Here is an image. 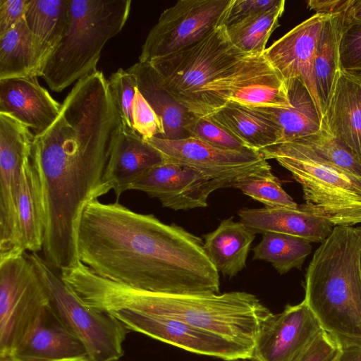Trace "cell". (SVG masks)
Instances as JSON below:
<instances>
[{
  "instance_id": "cell-9",
  "label": "cell",
  "mask_w": 361,
  "mask_h": 361,
  "mask_svg": "<svg viewBox=\"0 0 361 361\" xmlns=\"http://www.w3.org/2000/svg\"><path fill=\"white\" fill-rule=\"evenodd\" d=\"M49 304L27 252L0 260V358L11 356L30 338Z\"/></svg>"
},
{
  "instance_id": "cell-38",
  "label": "cell",
  "mask_w": 361,
  "mask_h": 361,
  "mask_svg": "<svg viewBox=\"0 0 361 361\" xmlns=\"http://www.w3.org/2000/svg\"><path fill=\"white\" fill-rule=\"evenodd\" d=\"M132 112L133 129L144 140L163 136L164 128L162 120L156 114L138 88L133 102Z\"/></svg>"
},
{
  "instance_id": "cell-32",
  "label": "cell",
  "mask_w": 361,
  "mask_h": 361,
  "mask_svg": "<svg viewBox=\"0 0 361 361\" xmlns=\"http://www.w3.org/2000/svg\"><path fill=\"white\" fill-rule=\"evenodd\" d=\"M285 1L265 11L248 16L226 27L231 42L246 53H263L268 39L279 26L285 8Z\"/></svg>"
},
{
  "instance_id": "cell-19",
  "label": "cell",
  "mask_w": 361,
  "mask_h": 361,
  "mask_svg": "<svg viewBox=\"0 0 361 361\" xmlns=\"http://www.w3.org/2000/svg\"><path fill=\"white\" fill-rule=\"evenodd\" d=\"M0 361H90L80 340L64 324L50 304L30 338Z\"/></svg>"
},
{
  "instance_id": "cell-21",
  "label": "cell",
  "mask_w": 361,
  "mask_h": 361,
  "mask_svg": "<svg viewBox=\"0 0 361 361\" xmlns=\"http://www.w3.org/2000/svg\"><path fill=\"white\" fill-rule=\"evenodd\" d=\"M240 221L254 233L267 232L286 234L308 240L322 243L331 233L334 226L314 216L298 205L297 209L264 207L242 209Z\"/></svg>"
},
{
  "instance_id": "cell-10",
  "label": "cell",
  "mask_w": 361,
  "mask_h": 361,
  "mask_svg": "<svg viewBox=\"0 0 361 361\" xmlns=\"http://www.w3.org/2000/svg\"><path fill=\"white\" fill-rule=\"evenodd\" d=\"M264 52L245 54L205 85L195 115L208 116L228 102L250 107L291 106L286 80Z\"/></svg>"
},
{
  "instance_id": "cell-12",
  "label": "cell",
  "mask_w": 361,
  "mask_h": 361,
  "mask_svg": "<svg viewBox=\"0 0 361 361\" xmlns=\"http://www.w3.org/2000/svg\"><path fill=\"white\" fill-rule=\"evenodd\" d=\"M34 135L8 115L0 114V260L22 254L18 217L21 171L30 157Z\"/></svg>"
},
{
  "instance_id": "cell-23",
  "label": "cell",
  "mask_w": 361,
  "mask_h": 361,
  "mask_svg": "<svg viewBox=\"0 0 361 361\" xmlns=\"http://www.w3.org/2000/svg\"><path fill=\"white\" fill-rule=\"evenodd\" d=\"M286 82L291 106L256 107L278 126L281 132L279 143L312 135L324 127L322 116L302 82L298 78Z\"/></svg>"
},
{
  "instance_id": "cell-2",
  "label": "cell",
  "mask_w": 361,
  "mask_h": 361,
  "mask_svg": "<svg viewBox=\"0 0 361 361\" xmlns=\"http://www.w3.org/2000/svg\"><path fill=\"white\" fill-rule=\"evenodd\" d=\"M79 261L97 275L164 294L218 293L219 274L198 236L118 201L94 200L77 231Z\"/></svg>"
},
{
  "instance_id": "cell-18",
  "label": "cell",
  "mask_w": 361,
  "mask_h": 361,
  "mask_svg": "<svg viewBox=\"0 0 361 361\" xmlns=\"http://www.w3.org/2000/svg\"><path fill=\"white\" fill-rule=\"evenodd\" d=\"M37 76L0 80V114L10 116L39 134L60 114L62 104L39 85Z\"/></svg>"
},
{
  "instance_id": "cell-15",
  "label": "cell",
  "mask_w": 361,
  "mask_h": 361,
  "mask_svg": "<svg viewBox=\"0 0 361 361\" xmlns=\"http://www.w3.org/2000/svg\"><path fill=\"white\" fill-rule=\"evenodd\" d=\"M322 330L304 300L288 305L282 312H270L262 321L252 360L295 361Z\"/></svg>"
},
{
  "instance_id": "cell-35",
  "label": "cell",
  "mask_w": 361,
  "mask_h": 361,
  "mask_svg": "<svg viewBox=\"0 0 361 361\" xmlns=\"http://www.w3.org/2000/svg\"><path fill=\"white\" fill-rule=\"evenodd\" d=\"M111 98L117 109L123 126L134 130L133 124V102L137 89L135 75L130 71L118 69L107 79ZM135 131V130H134Z\"/></svg>"
},
{
  "instance_id": "cell-39",
  "label": "cell",
  "mask_w": 361,
  "mask_h": 361,
  "mask_svg": "<svg viewBox=\"0 0 361 361\" xmlns=\"http://www.w3.org/2000/svg\"><path fill=\"white\" fill-rule=\"evenodd\" d=\"M342 348L336 338L322 330L295 361H336Z\"/></svg>"
},
{
  "instance_id": "cell-6",
  "label": "cell",
  "mask_w": 361,
  "mask_h": 361,
  "mask_svg": "<svg viewBox=\"0 0 361 361\" xmlns=\"http://www.w3.org/2000/svg\"><path fill=\"white\" fill-rule=\"evenodd\" d=\"M265 159H275L302 186L303 211L334 226L361 223V178L324 160L299 140L278 143L259 151Z\"/></svg>"
},
{
  "instance_id": "cell-36",
  "label": "cell",
  "mask_w": 361,
  "mask_h": 361,
  "mask_svg": "<svg viewBox=\"0 0 361 361\" xmlns=\"http://www.w3.org/2000/svg\"><path fill=\"white\" fill-rule=\"evenodd\" d=\"M185 130L190 136L219 149L237 151L250 149L208 116L195 115Z\"/></svg>"
},
{
  "instance_id": "cell-34",
  "label": "cell",
  "mask_w": 361,
  "mask_h": 361,
  "mask_svg": "<svg viewBox=\"0 0 361 361\" xmlns=\"http://www.w3.org/2000/svg\"><path fill=\"white\" fill-rule=\"evenodd\" d=\"M311 147L319 157L338 169L361 178V161L324 127L317 133L296 140Z\"/></svg>"
},
{
  "instance_id": "cell-43",
  "label": "cell",
  "mask_w": 361,
  "mask_h": 361,
  "mask_svg": "<svg viewBox=\"0 0 361 361\" xmlns=\"http://www.w3.org/2000/svg\"><path fill=\"white\" fill-rule=\"evenodd\" d=\"M336 361H361V345H343Z\"/></svg>"
},
{
  "instance_id": "cell-20",
  "label": "cell",
  "mask_w": 361,
  "mask_h": 361,
  "mask_svg": "<svg viewBox=\"0 0 361 361\" xmlns=\"http://www.w3.org/2000/svg\"><path fill=\"white\" fill-rule=\"evenodd\" d=\"M164 162L162 154L138 133L122 126L104 171V181L117 200L150 169Z\"/></svg>"
},
{
  "instance_id": "cell-8",
  "label": "cell",
  "mask_w": 361,
  "mask_h": 361,
  "mask_svg": "<svg viewBox=\"0 0 361 361\" xmlns=\"http://www.w3.org/2000/svg\"><path fill=\"white\" fill-rule=\"evenodd\" d=\"M49 296L50 305L85 347L90 361H118L129 331L115 317L85 305L37 252L27 253Z\"/></svg>"
},
{
  "instance_id": "cell-3",
  "label": "cell",
  "mask_w": 361,
  "mask_h": 361,
  "mask_svg": "<svg viewBox=\"0 0 361 361\" xmlns=\"http://www.w3.org/2000/svg\"><path fill=\"white\" fill-rule=\"evenodd\" d=\"M77 293L85 305L99 312L135 310L173 317L253 352L261 322L271 312L246 292L157 293L104 279L90 270L80 277Z\"/></svg>"
},
{
  "instance_id": "cell-4",
  "label": "cell",
  "mask_w": 361,
  "mask_h": 361,
  "mask_svg": "<svg viewBox=\"0 0 361 361\" xmlns=\"http://www.w3.org/2000/svg\"><path fill=\"white\" fill-rule=\"evenodd\" d=\"M304 300L337 331L361 327V227L336 226L307 269Z\"/></svg>"
},
{
  "instance_id": "cell-14",
  "label": "cell",
  "mask_w": 361,
  "mask_h": 361,
  "mask_svg": "<svg viewBox=\"0 0 361 361\" xmlns=\"http://www.w3.org/2000/svg\"><path fill=\"white\" fill-rule=\"evenodd\" d=\"M146 140L162 154L164 161L195 169L228 187L267 161L259 151L222 149L192 136L176 140L153 137Z\"/></svg>"
},
{
  "instance_id": "cell-41",
  "label": "cell",
  "mask_w": 361,
  "mask_h": 361,
  "mask_svg": "<svg viewBox=\"0 0 361 361\" xmlns=\"http://www.w3.org/2000/svg\"><path fill=\"white\" fill-rule=\"evenodd\" d=\"M29 0H0V37L24 18Z\"/></svg>"
},
{
  "instance_id": "cell-25",
  "label": "cell",
  "mask_w": 361,
  "mask_h": 361,
  "mask_svg": "<svg viewBox=\"0 0 361 361\" xmlns=\"http://www.w3.org/2000/svg\"><path fill=\"white\" fill-rule=\"evenodd\" d=\"M255 237V233L244 224L230 217L203 236L204 249L219 273L233 277L246 267Z\"/></svg>"
},
{
  "instance_id": "cell-1",
  "label": "cell",
  "mask_w": 361,
  "mask_h": 361,
  "mask_svg": "<svg viewBox=\"0 0 361 361\" xmlns=\"http://www.w3.org/2000/svg\"><path fill=\"white\" fill-rule=\"evenodd\" d=\"M122 126L107 80L94 73L76 82L51 126L34 135L30 159L45 213L42 252L54 269L79 262L80 216L87 203L111 190L103 177Z\"/></svg>"
},
{
  "instance_id": "cell-17",
  "label": "cell",
  "mask_w": 361,
  "mask_h": 361,
  "mask_svg": "<svg viewBox=\"0 0 361 361\" xmlns=\"http://www.w3.org/2000/svg\"><path fill=\"white\" fill-rule=\"evenodd\" d=\"M329 15L315 13L265 49L264 55L287 81L298 78L312 97L322 116L315 87L312 63L317 42Z\"/></svg>"
},
{
  "instance_id": "cell-40",
  "label": "cell",
  "mask_w": 361,
  "mask_h": 361,
  "mask_svg": "<svg viewBox=\"0 0 361 361\" xmlns=\"http://www.w3.org/2000/svg\"><path fill=\"white\" fill-rule=\"evenodd\" d=\"M281 0H233L228 11L224 25H233L248 16L269 9Z\"/></svg>"
},
{
  "instance_id": "cell-33",
  "label": "cell",
  "mask_w": 361,
  "mask_h": 361,
  "mask_svg": "<svg viewBox=\"0 0 361 361\" xmlns=\"http://www.w3.org/2000/svg\"><path fill=\"white\" fill-rule=\"evenodd\" d=\"M233 188L263 203L267 207L297 209L298 204L283 190L279 180L265 161L257 169L238 178Z\"/></svg>"
},
{
  "instance_id": "cell-22",
  "label": "cell",
  "mask_w": 361,
  "mask_h": 361,
  "mask_svg": "<svg viewBox=\"0 0 361 361\" xmlns=\"http://www.w3.org/2000/svg\"><path fill=\"white\" fill-rule=\"evenodd\" d=\"M323 121L361 161V82L340 71Z\"/></svg>"
},
{
  "instance_id": "cell-24",
  "label": "cell",
  "mask_w": 361,
  "mask_h": 361,
  "mask_svg": "<svg viewBox=\"0 0 361 361\" xmlns=\"http://www.w3.org/2000/svg\"><path fill=\"white\" fill-rule=\"evenodd\" d=\"M206 116L257 151L281 141L278 126L256 107L228 102Z\"/></svg>"
},
{
  "instance_id": "cell-5",
  "label": "cell",
  "mask_w": 361,
  "mask_h": 361,
  "mask_svg": "<svg viewBox=\"0 0 361 361\" xmlns=\"http://www.w3.org/2000/svg\"><path fill=\"white\" fill-rule=\"evenodd\" d=\"M130 8V0H69L66 31L40 74L49 89L61 92L97 71L103 47L122 30Z\"/></svg>"
},
{
  "instance_id": "cell-11",
  "label": "cell",
  "mask_w": 361,
  "mask_h": 361,
  "mask_svg": "<svg viewBox=\"0 0 361 361\" xmlns=\"http://www.w3.org/2000/svg\"><path fill=\"white\" fill-rule=\"evenodd\" d=\"M233 0H180L164 10L149 32L139 62L164 57L224 25Z\"/></svg>"
},
{
  "instance_id": "cell-16",
  "label": "cell",
  "mask_w": 361,
  "mask_h": 361,
  "mask_svg": "<svg viewBox=\"0 0 361 361\" xmlns=\"http://www.w3.org/2000/svg\"><path fill=\"white\" fill-rule=\"evenodd\" d=\"M228 187L195 169L164 161L141 175L130 190L157 198L163 207L187 210L207 207L208 197L213 191Z\"/></svg>"
},
{
  "instance_id": "cell-28",
  "label": "cell",
  "mask_w": 361,
  "mask_h": 361,
  "mask_svg": "<svg viewBox=\"0 0 361 361\" xmlns=\"http://www.w3.org/2000/svg\"><path fill=\"white\" fill-rule=\"evenodd\" d=\"M68 18L69 0L28 1L24 20L35 39L42 70L62 38Z\"/></svg>"
},
{
  "instance_id": "cell-37",
  "label": "cell",
  "mask_w": 361,
  "mask_h": 361,
  "mask_svg": "<svg viewBox=\"0 0 361 361\" xmlns=\"http://www.w3.org/2000/svg\"><path fill=\"white\" fill-rule=\"evenodd\" d=\"M340 71L361 82V23L343 24L339 40Z\"/></svg>"
},
{
  "instance_id": "cell-27",
  "label": "cell",
  "mask_w": 361,
  "mask_h": 361,
  "mask_svg": "<svg viewBox=\"0 0 361 361\" xmlns=\"http://www.w3.org/2000/svg\"><path fill=\"white\" fill-rule=\"evenodd\" d=\"M18 217L23 249L38 253L43 249L45 213L40 183L30 157L22 168Z\"/></svg>"
},
{
  "instance_id": "cell-29",
  "label": "cell",
  "mask_w": 361,
  "mask_h": 361,
  "mask_svg": "<svg viewBox=\"0 0 361 361\" xmlns=\"http://www.w3.org/2000/svg\"><path fill=\"white\" fill-rule=\"evenodd\" d=\"M343 17L329 16L320 31L312 63L313 78L324 117L339 68V40Z\"/></svg>"
},
{
  "instance_id": "cell-30",
  "label": "cell",
  "mask_w": 361,
  "mask_h": 361,
  "mask_svg": "<svg viewBox=\"0 0 361 361\" xmlns=\"http://www.w3.org/2000/svg\"><path fill=\"white\" fill-rule=\"evenodd\" d=\"M36 44L24 18L0 37V80L40 76Z\"/></svg>"
},
{
  "instance_id": "cell-7",
  "label": "cell",
  "mask_w": 361,
  "mask_h": 361,
  "mask_svg": "<svg viewBox=\"0 0 361 361\" xmlns=\"http://www.w3.org/2000/svg\"><path fill=\"white\" fill-rule=\"evenodd\" d=\"M247 54L232 44L221 25L199 41L148 63L164 90L195 115L202 89Z\"/></svg>"
},
{
  "instance_id": "cell-13",
  "label": "cell",
  "mask_w": 361,
  "mask_h": 361,
  "mask_svg": "<svg viewBox=\"0 0 361 361\" xmlns=\"http://www.w3.org/2000/svg\"><path fill=\"white\" fill-rule=\"evenodd\" d=\"M128 331H136L185 350L233 361L252 360L253 351L224 338L173 317L135 310L108 313Z\"/></svg>"
},
{
  "instance_id": "cell-44",
  "label": "cell",
  "mask_w": 361,
  "mask_h": 361,
  "mask_svg": "<svg viewBox=\"0 0 361 361\" xmlns=\"http://www.w3.org/2000/svg\"><path fill=\"white\" fill-rule=\"evenodd\" d=\"M361 23V0H353L345 16L343 24Z\"/></svg>"
},
{
  "instance_id": "cell-26",
  "label": "cell",
  "mask_w": 361,
  "mask_h": 361,
  "mask_svg": "<svg viewBox=\"0 0 361 361\" xmlns=\"http://www.w3.org/2000/svg\"><path fill=\"white\" fill-rule=\"evenodd\" d=\"M128 71L135 75L139 91L162 120L164 134L160 138L176 140L190 137L185 128L195 115L164 90L151 65L137 62Z\"/></svg>"
},
{
  "instance_id": "cell-42",
  "label": "cell",
  "mask_w": 361,
  "mask_h": 361,
  "mask_svg": "<svg viewBox=\"0 0 361 361\" xmlns=\"http://www.w3.org/2000/svg\"><path fill=\"white\" fill-rule=\"evenodd\" d=\"M353 0H310L307 6L316 13L345 16Z\"/></svg>"
},
{
  "instance_id": "cell-45",
  "label": "cell",
  "mask_w": 361,
  "mask_h": 361,
  "mask_svg": "<svg viewBox=\"0 0 361 361\" xmlns=\"http://www.w3.org/2000/svg\"><path fill=\"white\" fill-rule=\"evenodd\" d=\"M233 361H252V360H249V359H240V360H233ZM255 361V360H254Z\"/></svg>"
},
{
  "instance_id": "cell-31",
  "label": "cell",
  "mask_w": 361,
  "mask_h": 361,
  "mask_svg": "<svg viewBox=\"0 0 361 361\" xmlns=\"http://www.w3.org/2000/svg\"><path fill=\"white\" fill-rule=\"evenodd\" d=\"M311 243L305 239L278 233H263L262 240L253 249V259L272 264L281 274L293 268L301 269L312 250Z\"/></svg>"
}]
</instances>
